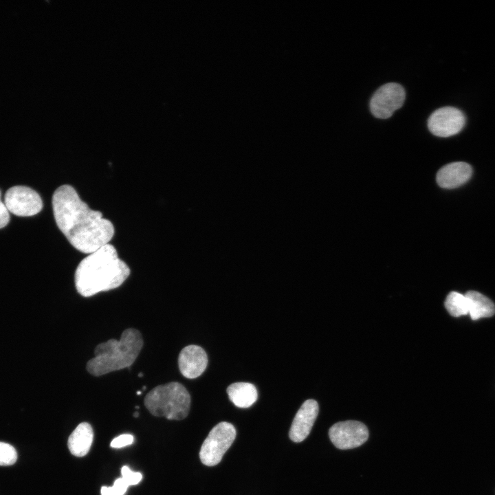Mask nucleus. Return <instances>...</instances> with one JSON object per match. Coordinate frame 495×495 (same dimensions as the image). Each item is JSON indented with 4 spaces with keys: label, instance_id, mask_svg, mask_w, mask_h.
<instances>
[{
    "label": "nucleus",
    "instance_id": "b1692460",
    "mask_svg": "<svg viewBox=\"0 0 495 495\" xmlns=\"http://www.w3.org/2000/svg\"><path fill=\"white\" fill-rule=\"evenodd\" d=\"M136 393H137V395H140V394L142 393V391H141V390H138Z\"/></svg>",
    "mask_w": 495,
    "mask_h": 495
},
{
    "label": "nucleus",
    "instance_id": "ddd939ff",
    "mask_svg": "<svg viewBox=\"0 0 495 495\" xmlns=\"http://www.w3.org/2000/svg\"><path fill=\"white\" fill-rule=\"evenodd\" d=\"M94 439L91 426L87 422L80 423L69 435L67 446L72 454L84 456L89 451Z\"/></svg>",
    "mask_w": 495,
    "mask_h": 495
},
{
    "label": "nucleus",
    "instance_id": "aec40b11",
    "mask_svg": "<svg viewBox=\"0 0 495 495\" xmlns=\"http://www.w3.org/2000/svg\"><path fill=\"white\" fill-rule=\"evenodd\" d=\"M134 441V437L131 434H122L114 438L110 443L111 448H120L131 445Z\"/></svg>",
    "mask_w": 495,
    "mask_h": 495
},
{
    "label": "nucleus",
    "instance_id": "4be33fe9",
    "mask_svg": "<svg viewBox=\"0 0 495 495\" xmlns=\"http://www.w3.org/2000/svg\"><path fill=\"white\" fill-rule=\"evenodd\" d=\"M133 416H134L135 417H138L139 416V412H135V413L133 414Z\"/></svg>",
    "mask_w": 495,
    "mask_h": 495
},
{
    "label": "nucleus",
    "instance_id": "20e7f679",
    "mask_svg": "<svg viewBox=\"0 0 495 495\" xmlns=\"http://www.w3.org/2000/svg\"><path fill=\"white\" fill-rule=\"evenodd\" d=\"M190 402L187 389L177 382L155 387L144 398V405L153 415L169 420L184 419L188 415Z\"/></svg>",
    "mask_w": 495,
    "mask_h": 495
},
{
    "label": "nucleus",
    "instance_id": "f03ea898",
    "mask_svg": "<svg viewBox=\"0 0 495 495\" xmlns=\"http://www.w3.org/2000/svg\"><path fill=\"white\" fill-rule=\"evenodd\" d=\"M129 274L128 265L108 243L80 261L75 272V286L81 296L90 297L118 287Z\"/></svg>",
    "mask_w": 495,
    "mask_h": 495
},
{
    "label": "nucleus",
    "instance_id": "6ab92c4d",
    "mask_svg": "<svg viewBox=\"0 0 495 495\" xmlns=\"http://www.w3.org/2000/svg\"><path fill=\"white\" fill-rule=\"evenodd\" d=\"M121 475L130 485H137L142 479V475L140 472H134L126 465L122 468Z\"/></svg>",
    "mask_w": 495,
    "mask_h": 495
},
{
    "label": "nucleus",
    "instance_id": "412c9836",
    "mask_svg": "<svg viewBox=\"0 0 495 495\" xmlns=\"http://www.w3.org/2000/svg\"><path fill=\"white\" fill-rule=\"evenodd\" d=\"M10 221L9 211L1 199L0 191V229L4 228Z\"/></svg>",
    "mask_w": 495,
    "mask_h": 495
},
{
    "label": "nucleus",
    "instance_id": "6e6552de",
    "mask_svg": "<svg viewBox=\"0 0 495 495\" xmlns=\"http://www.w3.org/2000/svg\"><path fill=\"white\" fill-rule=\"evenodd\" d=\"M329 436L337 448L349 450L365 443L368 438V431L364 424L348 420L333 424L329 430Z\"/></svg>",
    "mask_w": 495,
    "mask_h": 495
},
{
    "label": "nucleus",
    "instance_id": "39448f33",
    "mask_svg": "<svg viewBox=\"0 0 495 495\" xmlns=\"http://www.w3.org/2000/svg\"><path fill=\"white\" fill-rule=\"evenodd\" d=\"M236 437L234 426L228 422L217 424L209 432L199 451L201 463L207 466L217 465Z\"/></svg>",
    "mask_w": 495,
    "mask_h": 495
},
{
    "label": "nucleus",
    "instance_id": "f8f14e48",
    "mask_svg": "<svg viewBox=\"0 0 495 495\" xmlns=\"http://www.w3.org/2000/svg\"><path fill=\"white\" fill-rule=\"evenodd\" d=\"M471 166L463 162H456L443 166L437 174L438 185L444 188H454L465 184L472 176Z\"/></svg>",
    "mask_w": 495,
    "mask_h": 495
},
{
    "label": "nucleus",
    "instance_id": "9b49d317",
    "mask_svg": "<svg viewBox=\"0 0 495 495\" xmlns=\"http://www.w3.org/2000/svg\"><path fill=\"white\" fill-rule=\"evenodd\" d=\"M208 365V356L205 351L197 345L185 346L179 353L178 366L183 376L195 379L200 376Z\"/></svg>",
    "mask_w": 495,
    "mask_h": 495
},
{
    "label": "nucleus",
    "instance_id": "f257e3e1",
    "mask_svg": "<svg viewBox=\"0 0 495 495\" xmlns=\"http://www.w3.org/2000/svg\"><path fill=\"white\" fill-rule=\"evenodd\" d=\"M57 226L78 251L91 254L107 245L114 234L112 223L91 210L70 185L59 186L52 196Z\"/></svg>",
    "mask_w": 495,
    "mask_h": 495
},
{
    "label": "nucleus",
    "instance_id": "7ed1b4c3",
    "mask_svg": "<svg viewBox=\"0 0 495 495\" xmlns=\"http://www.w3.org/2000/svg\"><path fill=\"white\" fill-rule=\"evenodd\" d=\"M143 346L140 332L133 328L123 331L120 340L111 339L97 345L94 357L88 361L86 368L94 376L131 366Z\"/></svg>",
    "mask_w": 495,
    "mask_h": 495
},
{
    "label": "nucleus",
    "instance_id": "f3484780",
    "mask_svg": "<svg viewBox=\"0 0 495 495\" xmlns=\"http://www.w3.org/2000/svg\"><path fill=\"white\" fill-rule=\"evenodd\" d=\"M16 459L17 453L15 448L7 443L0 441V465H11Z\"/></svg>",
    "mask_w": 495,
    "mask_h": 495
},
{
    "label": "nucleus",
    "instance_id": "2eb2a0df",
    "mask_svg": "<svg viewBox=\"0 0 495 495\" xmlns=\"http://www.w3.org/2000/svg\"><path fill=\"white\" fill-rule=\"evenodd\" d=\"M465 296L468 300V314L472 320L490 317L494 314V304L485 296L476 291H469Z\"/></svg>",
    "mask_w": 495,
    "mask_h": 495
},
{
    "label": "nucleus",
    "instance_id": "1a4fd4ad",
    "mask_svg": "<svg viewBox=\"0 0 495 495\" xmlns=\"http://www.w3.org/2000/svg\"><path fill=\"white\" fill-rule=\"evenodd\" d=\"M465 124L464 114L458 109L445 107L434 111L429 117L430 131L438 137L446 138L460 132Z\"/></svg>",
    "mask_w": 495,
    "mask_h": 495
},
{
    "label": "nucleus",
    "instance_id": "5701e85b",
    "mask_svg": "<svg viewBox=\"0 0 495 495\" xmlns=\"http://www.w3.org/2000/svg\"><path fill=\"white\" fill-rule=\"evenodd\" d=\"M143 375H143L142 373H140L138 374V377H143Z\"/></svg>",
    "mask_w": 495,
    "mask_h": 495
},
{
    "label": "nucleus",
    "instance_id": "9d476101",
    "mask_svg": "<svg viewBox=\"0 0 495 495\" xmlns=\"http://www.w3.org/2000/svg\"><path fill=\"white\" fill-rule=\"evenodd\" d=\"M318 404L314 399L306 400L296 412L289 436L296 443L305 440L309 434L318 414Z\"/></svg>",
    "mask_w": 495,
    "mask_h": 495
},
{
    "label": "nucleus",
    "instance_id": "a211bd4d",
    "mask_svg": "<svg viewBox=\"0 0 495 495\" xmlns=\"http://www.w3.org/2000/svg\"><path fill=\"white\" fill-rule=\"evenodd\" d=\"M129 483L123 478H117L111 487L102 486L101 495H124L126 492Z\"/></svg>",
    "mask_w": 495,
    "mask_h": 495
},
{
    "label": "nucleus",
    "instance_id": "0eeeda50",
    "mask_svg": "<svg viewBox=\"0 0 495 495\" xmlns=\"http://www.w3.org/2000/svg\"><path fill=\"white\" fill-rule=\"evenodd\" d=\"M4 203L9 212L19 217L35 215L43 208V201L38 192L25 186L10 188L5 194Z\"/></svg>",
    "mask_w": 495,
    "mask_h": 495
},
{
    "label": "nucleus",
    "instance_id": "4468645a",
    "mask_svg": "<svg viewBox=\"0 0 495 495\" xmlns=\"http://www.w3.org/2000/svg\"><path fill=\"white\" fill-rule=\"evenodd\" d=\"M230 400L239 408L251 406L258 398L256 387L249 382H235L227 388Z\"/></svg>",
    "mask_w": 495,
    "mask_h": 495
},
{
    "label": "nucleus",
    "instance_id": "423d86ee",
    "mask_svg": "<svg viewBox=\"0 0 495 495\" xmlns=\"http://www.w3.org/2000/svg\"><path fill=\"white\" fill-rule=\"evenodd\" d=\"M406 92L404 87L396 82H388L380 87L370 101L372 114L377 118L386 119L404 104Z\"/></svg>",
    "mask_w": 495,
    "mask_h": 495
},
{
    "label": "nucleus",
    "instance_id": "dca6fc26",
    "mask_svg": "<svg viewBox=\"0 0 495 495\" xmlns=\"http://www.w3.org/2000/svg\"><path fill=\"white\" fill-rule=\"evenodd\" d=\"M445 306L449 314L459 317L468 314V300L465 295L456 292H451L445 301Z\"/></svg>",
    "mask_w": 495,
    "mask_h": 495
}]
</instances>
